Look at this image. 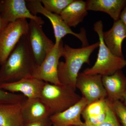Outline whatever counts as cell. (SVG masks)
I'll use <instances>...</instances> for the list:
<instances>
[{"label":"cell","instance_id":"7402d4cb","mask_svg":"<svg viewBox=\"0 0 126 126\" xmlns=\"http://www.w3.org/2000/svg\"><path fill=\"white\" fill-rule=\"evenodd\" d=\"M111 104L121 126H126V106L120 101L111 102Z\"/></svg>","mask_w":126,"mask_h":126},{"label":"cell","instance_id":"7a4b0ae2","mask_svg":"<svg viewBox=\"0 0 126 126\" xmlns=\"http://www.w3.org/2000/svg\"><path fill=\"white\" fill-rule=\"evenodd\" d=\"M99 41L82 48H75L65 44L63 57L65 61H60L58 67V77L61 85L76 91L77 77L84 64H90V57L99 46Z\"/></svg>","mask_w":126,"mask_h":126},{"label":"cell","instance_id":"cb8c5ba5","mask_svg":"<svg viewBox=\"0 0 126 126\" xmlns=\"http://www.w3.org/2000/svg\"><path fill=\"white\" fill-rule=\"evenodd\" d=\"M22 126H52L50 117L35 121L24 123Z\"/></svg>","mask_w":126,"mask_h":126},{"label":"cell","instance_id":"5b68a950","mask_svg":"<svg viewBox=\"0 0 126 126\" xmlns=\"http://www.w3.org/2000/svg\"><path fill=\"white\" fill-rule=\"evenodd\" d=\"M29 23L21 19L9 23L0 30V65L6 61L21 38L26 35Z\"/></svg>","mask_w":126,"mask_h":126},{"label":"cell","instance_id":"7c38bea8","mask_svg":"<svg viewBox=\"0 0 126 126\" xmlns=\"http://www.w3.org/2000/svg\"><path fill=\"white\" fill-rule=\"evenodd\" d=\"M88 105L83 97L78 102L62 112L52 115L50 117L52 126H77L83 123L81 113Z\"/></svg>","mask_w":126,"mask_h":126},{"label":"cell","instance_id":"8992f818","mask_svg":"<svg viewBox=\"0 0 126 126\" xmlns=\"http://www.w3.org/2000/svg\"><path fill=\"white\" fill-rule=\"evenodd\" d=\"M42 25L30 20L26 35L29 46L36 64L40 65L54 46L45 33Z\"/></svg>","mask_w":126,"mask_h":126},{"label":"cell","instance_id":"ac0fdd59","mask_svg":"<svg viewBox=\"0 0 126 126\" xmlns=\"http://www.w3.org/2000/svg\"><path fill=\"white\" fill-rule=\"evenodd\" d=\"M86 1L74 0L60 15L61 18L69 27H75L83 21L88 15Z\"/></svg>","mask_w":126,"mask_h":126},{"label":"cell","instance_id":"5bb4252c","mask_svg":"<svg viewBox=\"0 0 126 126\" xmlns=\"http://www.w3.org/2000/svg\"><path fill=\"white\" fill-rule=\"evenodd\" d=\"M103 38L106 46L113 54L124 58L122 44L126 38V29L120 20L114 21L110 29L103 32Z\"/></svg>","mask_w":126,"mask_h":126},{"label":"cell","instance_id":"ba28073f","mask_svg":"<svg viewBox=\"0 0 126 126\" xmlns=\"http://www.w3.org/2000/svg\"><path fill=\"white\" fill-rule=\"evenodd\" d=\"M63 40L59 46L55 45L39 65H37L33 77L45 82L61 85L58 77L59 59L63 55Z\"/></svg>","mask_w":126,"mask_h":126},{"label":"cell","instance_id":"4316f807","mask_svg":"<svg viewBox=\"0 0 126 126\" xmlns=\"http://www.w3.org/2000/svg\"><path fill=\"white\" fill-rule=\"evenodd\" d=\"M2 26H3V25H2V20H1L0 15V30L1 28H2Z\"/></svg>","mask_w":126,"mask_h":126},{"label":"cell","instance_id":"277c9868","mask_svg":"<svg viewBox=\"0 0 126 126\" xmlns=\"http://www.w3.org/2000/svg\"><path fill=\"white\" fill-rule=\"evenodd\" d=\"M81 97L72 89L61 85L45 82L40 98L48 106L52 115L62 112L78 102Z\"/></svg>","mask_w":126,"mask_h":126},{"label":"cell","instance_id":"603a6c76","mask_svg":"<svg viewBox=\"0 0 126 126\" xmlns=\"http://www.w3.org/2000/svg\"><path fill=\"white\" fill-rule=\"evenodd\" d=\"M77 126H121L113 110L111 102L108 114L106 119L103 122L94 126L87 125L83 122L81 125Z\"/></svg>","mask_w":126,"mask_h":126},{"label":"cell","instance_id":"52a82bcc","mask_svg":"<svg viewBox=\"0 0 126 126\" xmlns=\"http://www.w3.org/2000/svg\"><path fill=\"white\" fill-rule=\"evenodd\" d=\"M0 15L3 26L21 19H29L41 25L45 23L41 17L32 14L25 0H0Z\"/></svg>","mask_w":126,"mask_h":126},{"label":"cell","instance_id":"d6986e66","mask_svg":"<svg viewBox=\"0 0 126 126\" xmlns=\"http://www.w3.org/2000/svg\"><path fill=\"white\" fill-rule=\"evenodd\" d=\"M21 103L0 104V126H22Z\"/></svg>","mask_w":126,"mask_h":126},{"label":"cell","instance_id":"d4e9b609","mask_svg":"<svg viewBox=\"0 0 126 126\" xmlns=\"http://www.w3.org/2000/svg\"><path fill=\"white\" fill-rule=\"evenodd\" d=\"M119 20L122 21L126 29V7L122 11Z\"/></svg>","mask_w":126,"mask_h":126},{"label":"cell","instance_id":"2e32d148","mask_svg":"<svg viewBox=\"0 0 126 126\" xmlns=\"http://www.w3.org/2000/svg\"><path fill=\"white\" fill-rule=\"evenodd\" d=\"M110 102L106 98L88 104L81 113L85 124L94 126L99 124L106 119Z\"/></svg>","mask_w":126,"mask_h":126},{"label":"cell","instance_id":"8fae6325","mask_svg":"<svg viewBox=\"0 0 126 126\" xmlns=\"http://www.w3.org/2000/svg\"><path fill=\"white\" fill-rule=\"evenodd\" d=\"M45 82L33 77L19 81L0 84V88L9 92L22 93L27 99L40 98V94Z\"/></svg>","mask_w":126,"mask_h":126},{"label":"cell","instance_id":"6da1fadb","mask_svg":"<svg viewBox=\"0 0 126 126\" xmlns=\"http://www.w3.org/2000/svg\"><path fill=\"white\" fill-rule=\"evenodd\" d=\"M26 35L22 36L0 68V84L33 77L37 66Z\"/></svg>","mask_w":126,"mask_h":126},{"label":"cell","instance_id":"9a60e30c","mask_svg":"<svg viewBox=\"0 0 126 126\" xmlns=\"http://www.w3.org/2000/svg\"><path fill=\"white\" fill-rule=\"evenodd\" d=\"M21 111L24 123L45 119L52 115L48 107L40 98H26L21 103Z\"/></svg>","mask_w":126,"mask_h":126},{"label":"cell","instance_id":"44dd1931","mask_svg":"<svg viewBox=\"0 0 126 126\" xmlns=\"http://www.w3.org/2000/svg\"><path fill=\"white\" fill-rule=\"evenodd\" d=\"M26 98L23 94L9 92L0 88V104L22 103Z\"/></svg>","mask_w":126,"mask_h":126},{"label":"cell","instance_id":"3957f363","mask_svg":"<svg viewBox=\"0 0 126 126\" xmlns=\"http://www.w3.org/2000/svg\"><path fill=\"white\" fill-rule=\"evenodd\" d=\"M103 29L101 20L98 21L94 25V29L99 37V50L94 65L84 70L85 74L110 76L126 67V59L116 56L106 46L103 38Z\"/></svg>","mask_w":126,"mask_h":126},{"label":"cell","instance_id":"30bf717a","mask_svg":"<svg viewBox=\"0 0 126 126\" xmlns=\"http://www.w3.org/2000/svg\"><path fill=\"white\" fill-rule=\"evenodd\" d=\"M26 1L27 8L32 14L36 16L38 14H41L50 21L53 29L56 43H60L64 36L70 34L71 29L62 19L60 16L47 10L40 0H26Z\"/></svg>","mask_w":126,"mask_h":126},{"label":"cell","instance_id":"ffe728a7","mask_svg":"<svg viewBox=\"0 0 126 126\" xmlns=\"http://www.w3.org/2000/svg\"><path fill=\"white\" fill-rule=\"evenodd\" d=\"M74 0H40L43 6L48 11L60 15Z\"/></svg>","mask_w":126,"mask_h":126},{"label":"cell","instance_id":"484cf974","mask_svg":"<svg viewBox=\"0 0 126 126\" xmlns=\"http://www.w3.org/2000/svg\"><path fill=\"white\" fill-rule=\"evenodd\" d=\"M123 102L124 104V105L126 106V89L125 92L124 93V96H123Z\"/></svg>","mask_w":126,"mask_h":126},{"label":"cell","instance_id":"4fadbf2b","mask_svg":"<svg viewBox=\"0 0 126 126\" xmlns=\"http://www.w3.org/2000/svg\"><path fill=\"white\" fill-rule=\"evenodd\" d=\"M102 81L107 93V98L111 102H123L126 89V77L122 70L110 76L102 77Z\"/></svg>","mask_w":126,"mask_h":126},{"label":"cell","instance_id":"9c48e42d","mask_svg":"<svg viewBox=\"0 0 126 126\" xmlns=\"http://www.w3.org/2000/svg\"><path fill=\"white\" fill-rule=\"evenodd\" d=\"M102 77L99 75L86 74L83 72L79 74L76 88L87 100L88 105L107 98V93L103 84Z\"/></svg>","mask_w":126,"mask_h":126},{"label":"cell","instance_id":"e0dca14e","mask_svg":"<svg viewBox=\"0 0 126 126\" xmlns=\"http://www.w3.org/2000/svg\"><path fill=\"white\" fill-rule=\"evenodd\" d=\"M86 2L88 11L104 12L114 21L119 20L122 11L126 7V0H88Z\"/></svg>","mask_w":126,"mask_h":126}]
</instances>
